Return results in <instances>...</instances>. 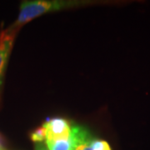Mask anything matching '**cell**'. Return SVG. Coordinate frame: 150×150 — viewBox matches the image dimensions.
Listing matches in <instances>:
<instances>
[{"mask_svg":"<svg viewBox=\"0 0 150 150\" xmlns=\"http://www.w3.org/2000/svg\"><path fill=\"white\" fill-rule=\"evenodd\" d=\"M78 4L79 2L76 1H25L22 3L18 18L12 28L17 29L33 18L48 12L59 10Z\"/></svg>","mask_w":150,"mask_h":150,"instance_id":"6da1fadb","label":"cell"},{"mask_svg":"<svg viewBox=\"0 0 150 150\" xmlns=\"http://www.w3.org/2000/svg\"><path fill=\"white\" fill-rule=\"evenodd\" d=\"M43 126L47 133L46 139H69L71 137L72 126L65 118H51L43 123Z\"/></svg>","mask_w":150,"mask_h":150,"instance_id":"7a4b0ae2","label":"cell"},{"mask_svg":"<svg viewBox=\"0 0 150 150\" xmlns=\"http://www.w3.org/2000/svg\"><path fill=\"white\" fill-rule=\"evenodd\" d=\"M92 138L88 130L79 125L72 126L70 139L74 146V150H92L89 147Z\"/></svg>","mask_w":150,"mask_h":150,"instance_id":"3957f363","label":"cell"},{"mask_svg":"<svg viewBox=\"0 0 150 150\" xmlns=\"http://www.w3.org/2000/svg\"><path fill=\"white\" fill-rule=\"evenodd\" d=\"M17 29L11 28L0 34V75L2 74L8 55L10 52Z\"/></svg>","mask_w":150,"mask_h":150,"instance_id":"277c9868","label":"cell"},{"mask_svg":"<svg viewBox=\"0 0 150 150\" xmlns=\"http://www.w3.org/2000/svg\"><path fill=\"white\" fill-rule=\"evenodd\" d=\"M48 150H74L71 139H46Z\"/></svg>","mask_w":150,"mask_h":150,"instance_id":"5b68a950","label":"cell"},{"mask_svg":"<svg viewBox=\"0 0 150 150\" xmlns=\"http://www.w3.org/2000/svg\"><path fill=\"white\" fill-rule=\"evenodd\" d=\"M46 136H47V133H46V129L43 127V125L39 128L36 129L32 134H31V139L35 142V143H41L43 140L46 139Z\"/></svg>","mask_w":150,"mask_h":150,"instance_id":"8992f818","label":"cell"},{"mask_svg":"<svg viewBox=\"0 0 150 150\" xmlns=\"http://www.w3.org/2000/svg\"><path fill=\"white\" fill-rule=\"evenodd\" d=\"M89 147L92 150H111L109 144L106 141L96 139L92 138L89 143Z\"/></svg>","mask_w":150,"mask_h":150,"instance_id":"52a82bcc","label":"cell"},{"mask_svg":"<svg viewBox=\"0 0 150 150\" xmlns=\"http://www.w3.org/2000/svg\"><path fill=\"white\" fill-rule=\"evenodd\" d=\"M37 150H48V149H46V148H44L43 146H39V147H38Z\"/></svg>","mask_w":150,"mask_h":150,"instance_id":"ba28073f","label":"cell"},{"mask_svg":"<svg viewBox=\"0 0 150 150\" xmlns=\"http://www.w3.org/2000/svg\"><path fill=\"white\" fill-rule=\"evenodd\" d=\"M0 149H4V147H3V144H2V141H1V138H0Z\"/></svg>","mask_w":150,"mask_h":150,"instance_id":"9c48e42d","label":"cell"},{"mask_svg":"<svg viewBox=\"0 0 150 150\" xmlns=\"http://www.w3.org/2000/svg\"><path fill=\"white\" fill-rule=\"evenodd\" d=\"M0 150H4V149H0Z\"/></svg>","mask_w":150,"mask_h":150,"instance_id":"30bf717a","label":"cell"}]
</instances>
